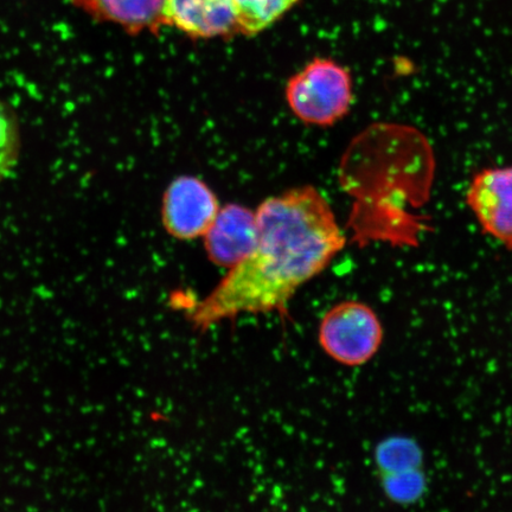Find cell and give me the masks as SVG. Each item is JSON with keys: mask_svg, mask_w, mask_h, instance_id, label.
I'll list each match as a JSON object with an SVG mask.
<instances>
[{"mask_svg": "<svg viewBox=\"0 0 512 512\" xmlns=\"http://www.w3.org/2000/svg\"><path fill=\"white\" fill-rule=\"evenodd\" d=\"M220 206L208 185L192 176L175 179L166 189L163 224L179 240H195L207 234Z\"/></svg>", "mask_w": 512, "mask_h": 512, "instance_id": "4", "label": "cell"}, {"mask_svg": "<svg viewBox=\"0 0 512 512\" xmlns=\"http://www.w3.org/2000/svg\"><path fill=\"white\" fill-rule=\"evenodd\" d=\"M466 204L483 232L512 251V166L478 171L467 188Z\"/></svg>", "mask_w": 512, "mask_h": 512, "instance_id": "5", "label": "cell"}, {"mask_svg": "<svg viewBox=\"0 0 512 512\" xmlns=\"http://www.w3.org/2000/svg\"><path fill=\"white\" fill-rule=\"evenodd\" d=\"M379 316L367 304L344 302L326 312L319 326V343L332 360L360 367L373 360L383 342Z\"/></svg>", "mask_w": 512, "mask_h": 512, "instance_id": "3", "label": "cell"}, {"mask_svg": "<svg viewBox=\"0 0 512 512\" xmlns=\"http://www.w3.org/2000/svg\"><path fill=\"white\" fill-rule=\"evenodd\" d=\"M166 23L194 38L240 34L234 0H165Z\"/></svg>", "mask_w": 512, "mask_h": 512, "instance_id": "8", "label": "cell"}, {"mask_svg": "<svg viewBox=\"0 0 512 512\" xmlns=\"http://www.w3.org/2000/svg\"><path fill=\"white\" fill-rule=\"evenodd\" d=\"M258 242L191 312L198 330L242 313L286 311L303 286L345 246L334 211L320 192L302 187L268 198L256 211Z\"/></svg>", "mask_w": 512, "mask_h": 512, "instance_id": "1", "label": "cell"}, {"mask_svg": "<svg viewBox=\"0 0 512 512\" xmlns=\"http://www.w3.org/2000/svg\"><path fill=\"white\" fill-rule=\"evenodd\" d=\"M98 21L110 22L131 35L168 27L165 0H66Z\"/></svg>", "mask_w": 512, "mask_h": 512, "instance_id": "9", "label": "cell"}, {"mask_svg": "<svg viewBox=\"0 0 512 512\" xmlns=\"http://www.w3.org/2000/svg\"><path fill=\"white\" fill-rule=\"evenodd\" d=\"M18 155V133L12 115L0 104V179L9 175Z\"/></svg>", "mask_w": 512, "mask_h": 512, "instance_id": "11", "label": "cell"}, {"mask_svg": "<svg viewBox=\"0 0 512 512\" xmlns=\"http://www.w3.org/2000/svg\"><path fill=\"white\" fill-rule=\"evenodd\" d=\"M258 235L256 213L239 204H229L220 209L204 235V245L215 265L230 270L253 252Z\"/></svg>", "mask_w": 512, "mask_h": 512, "instance_id": "7", "label": "cell"}, {"mask_svg": "<svg viewBox=\"0 0 512 512\" xmlns=\"http://www.w3.org/2000/svg\"><path fill=\"white\" fill-rule=\"evenodd\" d=\"M376 464L386 495L396 503H414L424 495V457L418 444L405 437H392L377 446Z\"/></svg>", "mask_w": 512, "mask_h": 512, "instance_id": "6", "label": "cell"}, {"mask_svg": "<svg viewBox=\"0 0 512 512\" xmlns=\"http://www.w3.org/2000/svg\"><path fill=\"white\" fill-rule=\"evenodd\" d=\"M347 68L329 59H315L287 83L288 106L306 124L329 126L342 119L352 104Z\"/></svg>", "mask_w": 512, "mask_h": 512, "instance_id": "2", "label": "cell"}, {"mask_svg": "<svg viewBox=\"0 0 512 512\" xmlns=\"http://www.w3.org/2000/svg\"><path fill=\"white\" fill-rule=\"evenodd\" d=\"M299 0H234L240 34L253 36L283 17Z\"/></svg>", "mask_w": 512, "mask_h": 512, "instance_id": "10", "label": "cell"}]
</instances>
